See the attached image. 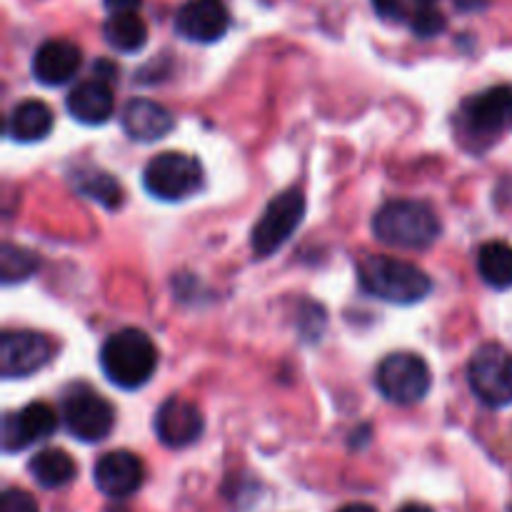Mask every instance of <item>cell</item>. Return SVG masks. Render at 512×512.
<instances>
[{"label":"cell","mask_w":512,"mask_h":512,"mask_svg":"<svg viewBox=\"0 0 512 512\" xmlns=\"http://www.w3.org/2000/svg\"><path fill=\"white\" fill-rule=\"evenodd\" d=\"M455 5L460 10H465V13H473V10L485 8V0H455Z\"/></svg>","instance_id":"obj_28"},{"label":"cell","mask_w":512,"mask_h":512,"mask_svg":"<svg viewBox=\"0 0 512 512\" xmlns=\"http://www.w3.org/2000/svg\"><path fill=\"white\" fill-rule=\"evenodd\" d=\"M420 3H428L430 5V3H435V0H420Z\"/></svg>","instance_id":"obj_31"},{"label":"cell","mask_w":512,"mask_h":512,"mask_svg":"<svg viewBox=\"0 0 512 512\" xmlns=\"http://www.w3.org/2000/svg\"><path fill=\"white\" fill-rule=\"evenodd\" d=\"M338 512H378L373 505H365V503H350L345 508H340Z\"/></svg>","instance_id":"obj_29"},{"label":"cell","mask_w":512,"mask_h":512,"mask_svg":"<svg viewBox=\"0 0 512 512\" xmlns=\"http://www.w3.org/2000/svg\"><path fill=\"white\" fill-rule=\"evenodd\" d=\"M70 183L78 190L83 198L95 200L98 205H103L105 210H115L123 203V188L118 185V180L110 173L98 168H80L70 175Z\"/></svg>","instance_id":"obj_21"},{"label":"cell","mask_w":512,"mask_h":512,"mask_svg":"<svg viewBox=\"0 0 512 512\" xmlns=\"http://www.w3.org/2000/svg\"><path fill=\"white\" fill-rule=\"evenodd\" d=\"M58 430V415L48 403H28L3 418V450L20 453Z\"/></svg>","instance_id":"obj_11"},{"label":"cell","mask_w":512,"mask_h":512,"mask_svg":"<svg viewBox=\"0 0 512 512\" xmlns=\"http://www.w3.org/2000/svg\"><path fill=\"white\" fill-rule=\"evenodd\" d=\"M155 435L165 448H188L200 440L205 430V418L190 400L168 398L155 413Z\"/></svg>","instance_id":"obj_13"},{"label":"cell","mask_w":512,"mask_h":512,"mask_svg":"<svg viewBox=\"0 0 512 512\" xmlns=\"http://www.w3.org/2000/svg\"><path fill=\"white\" fill-rule=\"evenodd\" d=\"M0 512H38V503L25 490L8 488L0 498Z\"/></svg>","instance_id":"obj_25"},{"label":"cell","mask_w":512,"mask_h":512,"mask_svg":"<svg viewBox=\"0 0 512 512\" xmlns=\"http://www.w3.org/2000/svg\"><path fill=\"white\" fill-rule=\"evenodd\" d=\"M40 268V258L28 248L20 245L5 243L3 253H0V273H3L5 285L23 283V280L33 278L35 270Z\"/></svg>","instance_id":"obj_23"},{"label":"cell","mask_w":512,"mask_h":512,"mask_svg":"<svg viewBox=\"0 0 512 512\" xmlns=\"http://www.w3.org/2000/svg\"><path fill=\"white\" fill-rule=\"evenodd\" d=\"M120 123H123L125 135L135 143H155L175 128L170 110L148 98L128 100L123 115H120Z\"/></svg>","instance_id":"obj_16"},{"label":"cell","mask_w":512,"mask_h":512,"mask_svg":"<svg viewBox=\"0 0 512 512\" xmlns=\"http://www.w3.org/2000/svg\"><path fill=\"white\" fill-rule=\"evenodd\" d=\"M358 283L373 298L393 305H415L433 290V280L408 260L368 255L358 263Z\"/></svg>","instance_id":"obj_2"},{"label":"cell","mask_w":512,"mask_h":512,"mask_svg":"<svg viewBox=\"0 0 512 512\" xmlns=\"http://www.w3.org/2000/svg\"><path fill=\"white\" fill-rule=\"evenodd\" d=\"M83 63V53L73 40H45L33 55V78L40 85L48 88H58L73 80V75L80 70Z\"/></svg>","instance_id":"obj_15"},{"label":"cell","mask_w":512,"mask_h":512,"mask_svg":"<svg viewBox=\"0 0 512 512\" xmlns=\"http://www.w3.org/2000/svg\"><path fill=\"white\" fill-rule=\"evenodd\" d=\"M380 395L395 405H413L428 395L433 373L428 363L415 353H390L375 370Z\"/></svg>","instance_id":"obj_7"},{"label":"cell","mask_w":512,"mask_h":512,"mask_svg":"<svg viewBox=\"0 0 512 512\" xmlns=\"http://www.w3.org/2000/svg\"><path fill=\"white\" fill-rule=\"evenodd\" d=\"M103 375L120 390H140L158 368V348L148 333L123 328L108 335L100 348Z\"/></svg>","instance_id":"obj_1"},{"label":"cell","mask_w":512,"mask_h":512,"mask_svg":"<svg viewBox=\"0 0 512 512\" xmlns=\"http://www.w3.org/2000/svg\"><path fill=\"white\" fill-rule=\"evenodd\" d=\"M230 28V13L223 0H188L175 15V30L190 43H218Z\"/></svg>","instance_id":"obj_12"},{"label":"cell","mask_w":512,"mask_h":512,"mask_svg":"<svg viewBox=\"0 0 512 512\" xmlns=\"http://www.w3.org/2000/svg\"><path fill=\"white\" fill-rule=\"evenodd\" d=\"M143 188L155 200H168V203L188 200L203 188V168L193 155L168 150V153L155 155L145 165Z\"/></svg>","instance_id":"obj_5"},{"label":"cell","mask_w":512,"mask_h":512,"mask_svg":"<svg viewBox=\"0 0 512 512\" xmlns=\"http://www.w3.org/2000/svg\"><path fill=\"white\" fill-rule=\"evenodd\" d=\"M410 28L418 38H433V35L443 33L445 30V15L435 8H423L413 15Z\"/></svg>","instance_id":"obj_24"},{"label":"cell","mask_w":512,"mask_h":512,"mask_svg":"<svg viewBox=\"0 0 512 512\" xmlns=\"http://www.w3.org/2000/svg\"><path fill=\"white\" fill-rule=\"evenodd\" d=\"M108 13H135L143 5V0H103Z\"/></svg>","instance_id":"obj_26"},{"label":"cell","mask_w":512,"mask_h":512,"mask_svg":"<svg viewBox=\"0 0 512 512\" xmlns=\"http://www.w3.org/2000/svg\"><path fill=\"white\" fill-rule=\"evenodd\" d=\"M460 123L475 140H493L512 130V85H493L460 105Z\"/></svg>","instance_id":"obj_9"},{"label":"cell","mask_w":512,"mask_h":512,"mask_svg":"<svg viewBox=\"0 0 512 512\" xmlns=\"http://www.w3.org/2000/svg\"><path fill=\"white\" fill-rule=\"evenodd\" d=\"M510 512H512V505H510Z\"/></svg>","instance_id":"obj_32"},{"label":"cell","mask_w":512,"mask_h":512,"mask_svg":"<svg viewBox=\"0 0 512 512\" xmlns=\"http://www.w3.org/2000/svg\"><path fill=\"white\" fill-rule=\"evenodd\" d=\"M60 420L80 443H100L113 433L115 408L88 385H70L60 403Z\"/></svg>","instance_id":"obj_4"},{"label":"cell","mask_w":512,"mask_h":512,"mask_svg":"<svg viewBox=\"0 0 512 512\" xmlns=\"http://www.w3.org/2000/svg\"><path fill=\"white\" fill-rule=\"evenodd\" d=\"M55 345L35 330H8L0 343V373L8 380L30 378L50 363Z\"/></svg>","instance_id":"obj_10"},{"label":"cell","mask_w":512,"mask_h":512,"mask_svg":"<svg viewBox=\"0 0 512 512\" xmlns=\"http://www.w3.org/2000/svg\"><path fill=\"white\" fill-rule=\"evenodd\" d=\"M103 38L115 53H140L148 43V25L138 13H110L103 23Z\"/></svg>","instance_id":"obj_20"},{"label":"cell","mask_w":512,"mask_h":512,"mask_svg":"<svg viewBox=\"0 0 512 512\" xmlns=\"http://www.w3.org/2000/svg\"><path fill=\"white\" fill-rule=\"evenodd\" d=\"M95 488L108 498H128L143 485L145 468L138 455L128 450H110L93 468Z\"/></svg>","instance_id":"obj_14"},{"label":"cell","mask_w":512,"mask_h":512,"mask_svg":"<svg viewBox=\"0 0 512 512\" xmlns=\"http://www.w3.org/2000/svg\"><path fill=\"white\" fill-rule=\"evenodd\" d=\"M468 385L488 408L512 405V353L498 343H485L468 363Z\"/></svg>","instance_id":"obj_6"},{"label":"cell","mask_w":512,"mask_h":512,"mask_svg":"<svg viewBox=\"0 0 512 512\" xmlns=\"http://www.w3.org/2000/svg\"><path fill=\"white\" fill-rule=\"evenodd\" d=\"M478 273L493 290L512 288V245L505 240H490L478 250Z\"/></svg>","instance_id":"obj_22"},{"label":"cell","mask_w":512,"mask_h":512,"mask_svg":"<svg viewBox=\"0 0 512 512\" xmlns=\"http://www.w3.org/2000/svg\"><path fill=\"white\" fill-rule=\"evenodd\" d=\"M373 233L380 243L403 250H425L438 240L440 220L428 203L388 200L373 215Z\"/></svg>","instance_id":"obj_3"},{"label":"cell","mask_w":512,"mask_h":512,"mask_svg":"<svg viewBox=\"0 0 512 512\" xmlns=\"http://www.w3.org/2000/svg\"><path fill=\"white\" fill-rule=\"evenodd\" d=\"M28 473L40 488L58 490L63 485L73 483L75 475H78V468H75V460L65 450L45 448L30 458Z\"/></svg>","instance_id":"obj_19"},{"label":"cell","mask_w":512,"mask_h":512,"mask_svg":"<svg viewBox=\"0 0 512 512\" xmlns=\"http://www.w3.org/2000/svg\"><path fill=\"white\" fill-rule=\"evenodd\" d=\"M375 8V13L383 15V18H395L400 13V0H370Z\"/></svg>","instance_id":"obj_27"},{"label":"cell","mask_w":512,"mask_h":512,"mask_svg":"<svg viewBox=\"0 0 512 512\" xmlns=\"http://www.w3.org/2000/svg\"><path fill=\"white\" fill-rule=\"evenodd\" d=\"M53 110L43 100H23L10 110L5 120V135L15 143H38L53 130Z\"/></svg>","instance_id":"obj_18"},{"label":"cell","mask_w":512,"mask_h":512,"mask_svg":"<svg viewBox=\"0 0 512 512\" xmlns=\"http://www.w3.org/2000/svg\"><path fill=\"white\" fill-rule=\"evenodd\" d=\"M400 512H433V510H430L428 508V505H405V508L403 510H400Z\"/></svg>","instance_id":"obj_30"},{"label":"cell","mask_w":512,"mask_h":512,"mask_svg":"<svg viewBox=\"0 0 512 512\" xmlns=\"http://www.w3.org/2000/svg\"><path fill=\"white\" fill-rule=\"evenodd\" d=\"M65 108H68L70 118L78 120V123L103 125L108 123L115 110L113 90H110V85L103 78L83 80V83L75 85L68 93Z\"/></svg>","instance_id":"obj_17"},{"label":"cell","mask_w":512,"mask_h":512,"mask_svg":"<svg viewBox=\"0 0 512 512\" xmlns=\"http://www.w3.org/2000/svg\"><path fill=\"white\" fill-rule=\"evenodd\" d=\"M305 215V195L300 190H285L275 195L255 223L250 245L258 258H270L275 250L283 248L290 235L298 230Z\"/></svg>","instance_id":"obj_8"}]
</instances>
